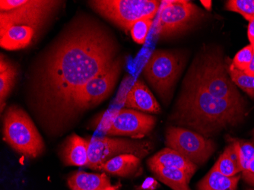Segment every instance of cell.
Segmentation results:
<instances>
[{"instance_id": "6da1fadb", "label": "cell", "mask_w": 254, "mask_h": 190, "mask_svg": "<svg viewBox=\"0 0 254 190\" xmlns=\"http://www.w3.org/2000/svg\"><path fill=\"white\" fill-rule=\"evenodd\" d=\"M112 31L98 18L78 14L35 57L28 68V108L48 136L63 135L67 113L88 81L120 57Z\"/></svg>"}, {"instance_id": "7a4b0ae2", "label": "cell", "mask_w": 254, "mask_h": 190, "mask_svg": "<svg viewBox=\"0 0 254 190\" xmlns=\"http://www.w3.org/2000/svg\"><path fill=\"white\" fill-rule=\"evenodd\" d=\"M246 115L244 100L215 98L200 87L183 85L169 121L175 127L211 138L222 130L236 127Z\"/></svg>"}, {"instance_id": "3957f363", "label": "cell", "mask_w": 254, "mask_h": 190, "mask_svg": "<svg viewBox=\"0 0 254 190\" xmlns=\"http://www.w3.org/2000/svg\"><path fill=\"white\" fill-rule=\"evenodd\" d=\"M183 85L200 87L215 98L244 100L230 78L227 61L218 51H201L190 67Z\"/></svg>"}, {"instance_id": "277c9868", "label": "cell", "mask_w": 254, "mask_h": 190, "mask_svg": "<svg viewBox=\"0 0 254 190\" xmlns=\"http://www.w3.org/2000/svg\"><path fill=\"white\" fill-rule=\"evenodd\" d=\"M124 65V59L120 56L110 68L87 83L75 97L67 113L63 133L68 132L86 111L96 108L111 95L119 79Z\"/></svg>"}, {"instance_id": "5b68a950", "label": "cell", "mask_w": 254, "mask_h": 190, "mask_svg": "<svg viewBox=\"0 0 254 190\" xmlns=\"http://www.w3.org/2000/svg\"><path fill=\"white\" fill-rule=\"evenodd\" d=\"M4 141L18 154L36 158L45 151L44 139L28 114L17 105L9 106L3 116Z\"/></svg>"}, {"instance_id": "8992f818", "label": "cell", "mask_w": 254, "mask_h": 190, "mask_svg": "<svg viewBox=\"0 0 254 190\" xmlns=\"http://www.w3.org/2000/svg\"><path fill=\"white\" fill-rule=\"evenodd\" d=\"M184 65L185 57L181 53L158 50L152 53L144 66V78L165 104L172 98Z\"/></svg>"}, {"instance_id": "52a82bcc", "label": "cell", "mask_w": 254, "mask_h": 190, "mask_svg": "<svg viewBox=\"0 0 254 190\" xmlns=\"http://www.w3.org/2000/svg\"><path fill=\"white\" fill-rule=\"evenodd\" d=\"M90 6L95 12L125 32L134 23L144 18L153 19L161 8L156 0H91Z\"/></svg>"}, {"instance_id": "ba28073f", "label": "cell", "mask_w": 254, "mask_h": 190, "mask_svg": "<svg viewBox=\"0 0 254 190\" xmlns=\"http://www.w3.org/2000/svg\"><path fill=\"white\" fill-rule=\"evenodd\" d=\"M161 4L156 28L160 39L179 36L197 25L205 17L203 11L190 1H162Z\"/></svg>"}, {"instance_id": "9c48e42d", "label": "cell", "mask_w": 254, "mask_h": 190, "mask_svg": "<svg viewBox=\"0 0 254 190\" xmlns=\"http://www.w3.org/2000/svg\"><path fill=\"white\" fill-rule=\"evenodd\" d=\"M88 148V164L86 168L98 171L108 160L121 154H130L142 159L152 151V142L141 139L89 137L87 138Z\"/></svg>"}, {"instance_id": "30bf717a", "label": "cell", "mask_w": 254, "mask_h": 190, "mask_svg": "<svg viewBox=\"0 0 254 190\" xmlns=\"http://www.w3.org/2000/svg\"><path fill=\"white\" fill-rule=\"evenodd\" d=\"M167 147L178 151L195 165L209 161L216 149L215 142L192 130L171 126L166 132Z\"/></svg>"}, {"instance_id": "8fae6325", "label": "cell", "mask_w": 254, "mask_h": 190, "mask_svg": "<svg viewBox=\"0 0 254 190\" xmlns=\"http://www.w3.org/2000/svg\"><path fill=\"white\" fill-rule=\"evenodd\" d=\"M53 17L0 20L1 47L18 51L32 45Z\"/></svg>"}, {"instance_id": "7c38bea8", "label": "cell", "mask_w": 254, "mask_h": 190, "mask_svg": "<svg viewBox=\"0 0 254 190\" xmlns=\"http://www.w3.org/2000/svg\"><path fill=\"white\" fill-rule=\"evenodd\" d=\"M155 124L156 118L150 114L129 108L112 110L111 121L105 134L108 136L141 139L152 132Z\"/></svg>"}, {"instance_id": "4fadbf2b", "label": "cell", "mask_w": 254, "mask_h": 190, "mask_svg": "<svg viewBox=\"0 0 254 190\" xmlns=\"http://www.w3.org/2000/svg\"><path fill=\"white\" fill-rule=\"evenodd\" d=\"M64 2L57 0H1L0 20L54 16Z\"/></svg>"}, {"instance_id": "5bb4252c", "label": "cell", "mask_w": 254, "mask_h": 190, "mask_svg": "<svg viewBox=\"0 0 254 190\" xmlns=\"http://www.w3.org/2000/svg\"><path fill=\"white\" fill-rule=\"evenodd\" d=\"M124 106L145 114H160L161 108L153 94L142 80L134 82L126 96Z\"/></svg>"}, {"instance_id": "9a60e30c", "label": "cell", "mask_w": 254, "mask_h": 190, "mask_svg": "<svg viewBox=\"0 0 254 190\" xmlns=\"http://www.w3.org/2000/svg\"><path fill=\"white\" fill-rule=\"evenodd\" d=\"M88 141L76 134L69 135L64 141L60 157L65 166L87 167L88 164Z\"/></svg>"}, {"instance_id": "2e32d148", "label": "cell", "mask_w": 254, "mask_h": 190, "mask_svg": "<svg viewBox=\"0 0 254 190\" xmlns=\"http://www.w3.org/2000/svg\"><path fill=\"white\" fill-rule=\"evenodd\" d=\"M148 166H158L163 168H175L188 174L191 180L198 169V166L171 148H164L148 160Z\"/></svg>"}, {"instance_id": "e0dca14e", "label": "cell", "mask_w": 254, "mask_h": 190, "mask_svg": "<svg viewBox=\"0 0 254 190\" xmlns=\"http://www.w3.org/2000/svg\"><path fill=\"white\" fill-rule=\"evenodd\" d=\"M71 190H104L111 187L109 177L105 174L77 171L67 180Z\"/></svg>"}, {"instance_id": "ac0fdd59", "label": "cell", "mask_w": 254, "mask_h": 190, "mask_svg": "<svg viewBox=\"0 0 254 190\" xmlns=\"http://www.w3.org/2000/svg\"><path fill=\"white\" fill-rule=\"evenodd\" d=\"M140 164V158L133 154H121L108 160L98 171L119 177H129L137 172Z\"/></svg>"}, {"instance_id": "d6986e66", "label": "cell", "mask_w": 254, "mask_h": 190, "mask_svg": "<svg viewBox=\"0 0 254 190\" xmlns=\"http://www.w3.org/2000/svg\"><path fill=\"white\" fill-rule=\"evenodd\" d=\"M18 75V69L14 63L3 54L0 57V107L3 112L6 105L7 98L15 87Z\"/></svg>"}, {"instance_id": "ffe728a7", "label": "cell", "mask_w": 254, "mask_h": 190, "mask_svg": "<svg viewBox=\"0 0 254 190\" xmlns=\"http://www.w3.org/2000/svg\"><path fill=\"white\" fill-rule=\"evenodd\" d=\"M148 168L153 172L158 181L173 190H191L189 187L190 179L184 171L158 166H151Z\"/></svg>"}, {"instance_id": "44dd1931", "label": "cell", "mask_w": 254, "mask_h": 190, "mask_svg": "<svg viewBox=\"0 0 254 190\" xmlns=\"http://www.w3.org/2000/svg\"><path fill=\"white\" fill-rule=\"evenodd\" d=\"M241 176L226 177L211 169L196 186L197 190H237Z\"/></svg>"}, {"instance_id": "7402d4cb", "label": "cell", "mask_w": 254, "mask_h": 190, "mask_svg": "<svg viewBox=\"0 0 254 190\" xmlns=\"http://www.w3.org/2000/svg\"><path fill=\"white\" fill-rule=\"evenodd\" d=\"M212 168L226 177H235L241 173L238 152L233 142L226 147Z\"/></svg>"}, {"instance_id": "603a6c76", "label": "cell", "mask_w": 254, "mask_h": 190, "mask_svg": "<svg viewBox=\"0 0 254 190\" xmlns=\"http://www.w3.org/2000/svg\"><path fill=\"white\" fill-rule=\"evenodd\" d=\"M227 65H228V72L230 78L233 81L234 84L239 87L241 89L243 90L248 95L254 98V89L253 88V77L249 76L245 73V71H241L238 69L232 62L230 63L227 60Z\"/></svg>"}, {"instance_id": "cb8c5ba5", "label": "cell", "mask_w": 254, "mask_h": 190, "mask_svg": "<svg viewBox=\"0 0 254 190\" xmlns=\"http://www.w3.org/2000/svg\"><path fill=\"white\" fill-rule=\"evenodd\" d=\"M225 8L239 13L249 22L254 18V0H230Z\"/></svg>"}, {"instance_id": "d4e9b609", "label": "cell", "mask_w": 254, "mask_h": 190, "mask_svg": "<svg viewBox=\"0 0 254 190\" xmlns=\"http://www.w3.org/2000/svg\"><path fill=\"white\" fill-rule=\"evenodd\" d=\"M152 25L153 21L149 18H144L134 23L129 31L132 40L138 44H145Z\"/></svg>"}, {"instance_id": "484cf974", "label": "cell", "mask_w": 254, "mask_h": 190, "mask_svg": "<svg viewBox=\"0 0 254 190\" xmlns=\"http://www.w3.org/2000/svg\"><path fill=\"white\" fill-rule=\"evenodd\" d=\"M254 52V47L251 44L247 46L235 55L232 63L238 69L245 71L252 61Z\"/></svg>"}, {"instance_id": "4316f807", "label": "cell", "mask_w": 254, "mask_h": 190, "mask_svg": "<svg viewBox=\"0 0 254 190\" xmlns=\"http://www.w3.org/2000/svg\"><path fill=\"white\" fill-rule=\"evenodd\" d=\"M158 187V183L153 178H148L141 186L140 190H154Z\"/></svg>"}, {"instance_id": "83f0119b", "label": "cell", "mask_w": 254, "mask_h": 190, "mask_svg": "<svg viewBox=\"0 0 254 190\" xmlns=\"http://www.w3.org/2000/svg\"><path fill=\"white\" fill-rule=\"evenodd\" d=\"M242 174V178L244 181L249 184V185L254 187V173L250 172L249 171H243L241 172Z\"/></svg>"}, {"instance_id": "f1b7e54d", "label": "cell", "mask_w": 254, "mask_h": 190, "mask_svg": "<svg viewBox=\"0 0 254 190\" xmlns=\"http://www.w3.org/2000/svg\"><path fill=\"white\" fill-rule=\"evenodd\" d=\"M248 36L251 44H254V18L249 22L248 28Z\"/></svg>"}, {"instance_id": "f546056e", "label": "cell", "mask_w": 254, "mask_h": 190, "mask_svg": "<svg viewBox=\"0 0 254 190\" xmlns=\"http://www.w3.org/2000/svg\"><path fill=\"white\" fill-rule=\"evenodd\" d=\"M245 72L247 75L254 78V56H253L252 61H251V63L249 64V65H248V68H246Z\"/></svg>"}, {"instance_id": "4dcf8cb0", "label": "cell", "mask_w": 254, "mask_h": 190, "mask_svg": "<svg viewBox=\"0 0 254 190\" xmlns=\"http://www.w3.org/2000/svg\"><path fill=\"white\" fill-rule=\"evenodd\" d=\"M201 4L206 10H211L212 6V2L210 0H201Z\"/></svg>"}, {"instance_id": "1f68e13d", "label": "cell", "mask_w": 254, "mask_h": 190, "mask_svg": "<svg viewBox=\"0 0 254 190\" xmlns=\"http://www.w3.org/2000/svg\"><path fill=\"white\" fill-rule=\"evenodd\" d=\"M246 171V170H245ZM247 171H249L250 172L254 173V159L251 160L250 161L249 165H248V168Z\"/></svg>"}, {"instance_id": "d6a6232c", "label": "cell", "mask_w": 254, "mask_h": 190, "mask_svg": "<svg viewBox=\"0 0 254 190\" xmlns=\"http://www.w3.org/2000/svg\"><path fill=\"white\" fill-rule=\"evenodd\" d=\"M120 186H111V187H108V188L105 189L104 190H119Z\"/></svg>"}, {"instance_id": "836d02e7", "label": "cell", "mask_w": 254, "mask_h": 190, "mask_svg": "<svg viewBox=\"0 0 254 190\" xmlns=\"http://www.w3.org/2000/svg\"><path fill=\"white\" fill-rule=\"evenodd\" d=\"M252 82H253V88H254V78H253Z\"/></svg>"}, {"instance_id": "e575fe53", "label": "cell", "mask_w": 254, "mask_h": 190, "mask_svg": "<svg viewBox=\"0 0 254 190\" xmlns=\"http://www.w3.org/2000/svg\"><path fill=\"white\" fill-rule=\"evenodd\" d=\"M251 45L253 46V47H254V44H251Z\"/></svg>"}, {"instance_id": "d590c367", "label": "cell", "mask_w": 254, "mask_h": 190, "mask_svg": "<svg viewBox=\"0 0 254 190\" xmlns=\"http://www.w3.org/2000/svg\"></svg>"}, {"instance_id": "8d00e7d4", "label": "cell", "mask_w": 254, "mask_h": 190, "mask_svg": "<svg viewBox=\"0 0 254 190\" xmlns=\"http://www.w3.org/2000/svg\"></svg>"}]
</instances>
